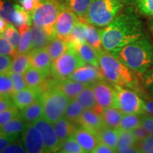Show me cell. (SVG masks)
Here are the masks:
<instances>
[{
	"label": "cell",
	"instance_id": "6da1fadb",
	"mask_svg": "<svg viewBox=\"0 0 153 153\" xmlns=\"http://www.w3.org/2000/svg\"><path fill=\"white\" fill-rule=\"evenodd\" d=\"M101 33L103 48L111 53L143 37L144 30L141 19L128 7L101 29Z\"/></svg>",
	"mask_w": 153,
	"mask_h": 153
},
{
	"label": "cell",
	"instance_id": "7a4b0ae2",
	"mask_svg": "<svg viewBox=\"0 0 153 153\" xmlns=\"http://www.w3.org/2000/svg\"><path fill=\"white\" fill-rule=\"evenodd\" d=\"M111 53L137 74H145L153 67V44L145 36Z\"/></svg>",
	"mask_w": 153,
	"mask_h": 153
},
{
	"label": "cell",
	"instance_id": "3957f363",
	"mask_svg": "<svg viewBox=\"0 0 153 153\" xmlns=\"http://www.w3.org/2000/svg\"><path fill=\"white\" fill-rule=\"evenodd\" d=\"M99 68L104 79L114 85L129 88L139 91L140 87L136 76L132 70L120 62L109 51L104 48L97 50Z\"/></svg>",
	"mask_w": 153,
	"mask_h": 153
},
{
	"label": "cell",
	"instance_id": "277c9868",
	"mask_svg": "<svg viewBox=\"0 0 153 153\" xmlns=\"http://www.w3.org/2000/svg\"><path fill=\"white\" fill-rule=\"evenodd\" d=\"M126 0H94L85 19V23L96 27H106L120 14Z\"/></svg>",
	"mask_w": 153,
	"mask_h": 153
},
{
	"label": "cell",
	"instance_id": "5b68a950",
	"mask_svg": "<svg viewBox=\"0 0 153 153\" xmlns=\"http://www.w3.org/2000/svg\"><path fill=\"white\" fill-rule=\"evenodd\" d=\"M40 99L43 105V118L53 124L64 117L70 101L65 95L53 88L42 91Z\"/></svg>",
	"mask_w": 153,
	"mask_h": 153
},
{
	"label": "cell",
	"instance_id": "8992f818",
	"mask_svg": "<svg viewBox=\"0 0 153 153\" xmlns=\"http://www.w3.org/2000/svg\"><path fill=\"white\" fill-rule=\"evenodd\" d=\"M62 7V3L54 0H43L30 13L32 25L43 28L53 38L55 25Z\"/></svg>",
	"mask_w": 153,
	"mask_h": 153
},
{
	"label": "cell",
	"instance_id": "52a82bcc",
	"mask_svg": "<svg viewBox=\"0 0 153 153\" xmlns=\"http://www.w3.org/2000/svg\"><path fill=\"white\" fill-rule=\"evenodd\" d=\"M85 65L75 48L69 44L66 52L53 62L51 74L54 79H68L78 68Z\"/></svg>",
	"mask_w": 153,
	"mask_h": 153
},
{
	"label": "cell",
	"instance_id": "ba28073f",
	"mask_svg": "<svg viewBox=\"0 0 153 153\" xmlns=\"http://www.w3.org/2000/svg\"><path fill=\"white\" fill-rule=\"evenodd\" d=\"M115 96L112 107L118 108L123 114L143 115L145 114L144 110L145 101L139 95L129 88L114 85Z\"/></svg>",
	"mask_w": 153,
	"mask_h": 153
},
{
	"label": "cell",
	"instance_id": "9c48e42d",
	"mask_svg": "<svg viewBox=\"0 0 153 153\" xmlns=\"http://www.w3.org/2000/svg\"><path fill=\"white\" fill-rule=\"evenodd\" d=\"M79 19L67 6L62 4V9L55 25V35L60 39L68 42L72 29Z\"/></svg>",
	"mask_w": 153,
	"mask_h": 153
},
{
	"label": "cell",
	"instance_id": "30bf717a",
	"mask_svg": "<svg viewBox=\"0 0 153 153\" xmlns=\"http://www.w3.org/2000/svg\"><path fill=\"white\" fill-rule=\"evenodd\" d=\"M22 142L27 153H48L41 131L33 123H28L22 134Z\"/></svg>",
	"mask_w": 153,
	"mask_h": 153
},
{
	"label": "cell",
	"instance_id": "8fae6325",
	"mask_svg": "<svg viewBox=\"0 0 153 153\" xmlns=\"http://www.w3.org/2000/svg\"><path fill=\"white\" fill-rule=\"evenodd\" d=\"M33 124L41 131L48 152L56 153L62 149V143L57 136L53 123L41 118Z\"/></svg>",
	"mask_w": 153,
	"mask_h": 153
},
{
	"label": "cell",
	"instance_id": "7c38bea8",
	"mask_svg": "<svg viewBox=\"0 0 153 153\" xmlns=\"http://www.w3.org/2000/svg\"><path fill=\"white\" fill-rule=\"evenodd\" d=\"M28 55L30 65L42 72L45 77L51 74L53 60L46 47L31 50Z\"/></svg>",
	"mask_w": 153,
	"mask_h": 153
},
{
	"label": "cell",
	"instance_id": "4fadbf2b",
	"mask_svg": "<svg viewBox=\"0 0 153 153\" xmlns=\"http://www.w3.org/2000/svg\"><path fill=\"white\" fill-rule=\"evenodd\" d=\"M68 79L91 86L97 82L104 79L100 68L87 65L78 68Z\"/></svg>",
	"mask_w": 153,
	"mask_h": 153
},
{
	"label": "cell",
	"instance_id": "5bb4252c",
	"mask_svg": "<svg viewBox=\"0 0 153 153\" xmlns=\"http://www.w3.org/2000/svg\"><path fill=\"white\" fill-rule=\"evenodd\" d=\"M94 91L97 104L102 107H112L114 101L115 91L114 86L104 80H99L91 85Z\"/></svg>",
	"mask_w": 153,
	"mask_h": 153
},
{
	"label": "cell",
	"instance_id": "9a60e30c",
	"mask_svg": "<svg viewBox=\"0 0 153 153\" xmlns=\"http://www.w3.org/2000/svg\"><path fill=\"white\" fill-rule=\"evenodd\" d=\"M54 81V80H53ZM88 85L80 82H75L70 79H55L54 82H51L50 87L48 88H53L60 91L63 94L65 95L70 101L75 99L78 95L85 89Z\"/></svg>",
	"mask_w": 153,
	"mask_h": 153
},
{
	"label": "cell",
	"instance_id": "2e32d148",
	"mask_svg": "<svg viewBox=\"0 0 153 153\" xmlns=\"http://www.w3.org/2000/svg\"><path fill=\"white\" fill-rule=\"evenodd\" d=\"M78 124L96 135L105 127L101 115L92 109L84 110Z\"/></svg>",
	"mask_w": 153,
	"mask_h": 153
},
{
	"label": "cell",
	"instance_id": "e0dca14e",
	"mask_svg": "<svg viewBox=\"0 0 153 153\" xmlns=\"http://www.w3.org/2000/svg\"><path fill=\"white\" fill-rule=\"evenodd\" d=\"M42 91L41 89L26 87L19 92L14 94L11 99L14 106L22 111L39 99Z\"/></svg>",
	"mask_w": 153,
	"mask_h": 153
},
{
	"label": "cell",
	"instance_id": "ac0fdd59",
	"mask_svg": "<svg viewBox=\"0 0 153 153\" xmlns=\"http://www.w3.org/2000/svg\"><path fill=\"white\" fill-rule=\"evenodd\" d=\"M72 137L88 153L92 152L94 149L99 143L97 135L82 127L76 128L72 135Z\"/></svg>",
	"mask_w": 153,
	"mask_h": 153
},
{
	"label": "cell",
	"instance_id": "d6986e66",
	"mask_svg": "<svg viewBox=\"0 0 153 153\" xmlns=\"http://www.w3.org/2000/svg\"><path fill=\"white\" fill-rule=\"evenodd\" d=\"M94 1V0H60L61 3L67 6L76 15L80 22L84 23H85L88 11Z\"/></svg>",
	"mask_w": 153,
	"mask_h": 153
},
{
	"label": "cell",
	"instance_id": "ffe728a7",
	"mask_svg": "<svg viewBox=\"0 0 153 153\" xmlns=\"http://www.w3.org/2000/svg\"><path fill=\"white\" fill-rule=\"evenodd\" d=\"M123 113L114 107L104 108L101 112V116L105 127L111 128H118Z\"/></svg>",
	"mask_w": 153,
	"mask_h": 153
},
{
	"label": "cell",
	"instance_id": "44dd1931",
	"mask_svg": "<svg viewBox=\"0 0 153 153\" xmlns=\"http://www.w3.org/2000/svg\"><path fill=\"white\" fill-rule=\"evenodd\" d=\"M28 124V123L25 121L20 114L14 119L9 121L8 123L1 126L0 127V130H1V133L18 137L20 134L24 133Z\"/></svg>",
	"mask_w": 153,
	"mask_h": 153
},
{
	"label": "cell",
	"instance_id": "7402d4cb",
	"mask_svg": "<svg viewBox=\"0 0 153 153\" xmlns=\"http://www.w3.org/2000/svg\"><path fill=\"white\" fill-rule=\"evenodd\" d=\"M31 32L32 48L33 49L45 48L48 45L51 40L54 38L43 28L33 24L31 26Z\"/></svg>",
	"mask_w": 153,
	"mask_h": 153
},
{
	"label": "cell",
	"instance_id": "603a6c76",
	"mask_svg": "<svg viewBox=\"0 0 153 153\" xmlns=\"http://www.w3.org/2000/svg\"><path fill=\"white\" fill-rule=\"evenodd\" d=\"M20 114L28 123H33L36 120L43 118V110L41 99H38L30 106L22 110Z\"/></svg>",
	"mask_w": 153,
	"mask_h": 153
},
{
	"label": "cell",
	"instance_id": "cb8c5ba5",
	"mask_svg": "<svg viewBox=\"0 0 153 153\" xmlns=\"http://www.w3.org/2000/svg\"><path fill=\"white\" fill-rule=\"evenodd\" d=\"M74 47L75 48L76 51L79 53V55L86 63L99 68V62L98 57H97V50L94 48L87 42L76 45Z\"/></svg>",
	"mask_w": 153,
	"mask_h": 153
},
{
	"label": "cell",
	"instance_id": "d4e9b609",
	"mask_svg": "<svg viewBox=\"0 0 153 153\" xmlns=\"http://www.w3.org/2000/svg\"><path fill=\"white\" fill-rule=\"evenodd\" d=\"M27 87L32 89H41L43 91V84L45 77L39 70L30 65L24 74Z\"/></svg>",
	"mask_w": 153,
	"mask_h": 153
},
{
	"label": "cell",
	"instance_id": "484cf974",
	"mask_svg": "<svg viewBox=\"0 0 153 153\" xmlns=\"http://www.w3.org/2000/svg\"><path fill=\"white\" fill-rule=\"evenodd\" d=\"M55 130L61 143L65 141L69 137L72 136L76 128L75 124L72 123L65 117L61 118L56 123L53 124Z\"/></svg>",
	"mask_w": 153,
	"mask_h": 153
},
{
	"label": "cell",
	"instance_id": "4316f807",
	"mask_svg": "<svg viewBox=\"0 0 153 153\" xmlns=\"http://www.w3.org/2000/svg\"><path fill=\"white\" fill-rule=\"evenodd\" d=\"M99 142L117 150L118 144V133L117 128L104 127L97 134Z\"/></svg>",
	"mask_w": 153,
	"mask_h": 153
},
{
	"label": "cell",
	"instance_id": "83f0119b",
	"mask_svg": "<svg viewBox=\"0 0 153 153\" xmlns=\"http://www.w3.org/2000/svg\"><path fill=\"white\" fill-rule=\"evenodd\" d=\"M21 33L20 42L17 53L28 54L32 49V32L31 26L25 25L19 29Z\"/></svg>",
	"mask_w": 153,
	"mask_h": 153
},
{
	"label": "cell",
	"instance_id": "f1b7e54d",
	"mask_svg": "<svg viewBox=\"0 0 153 153\" xmlns=\"http://www.w3.org/2000/svg\"><path fill=\"white\" fill-rule=\"evenodd\" d=\"M84 30L87 43L96 50L101 48L102 45L101 29H98L93 25L84 23Z\"/></svg>",
	"mask_w": 153,
	"mask_h": 153
},
{
	"label": "cell",
	"instance_id": "f546056e",
	"mask_svg": "<svg viewBox=\"0 0 153 153\" xmlns=\"http://www.w3.org/2000/svg\"><path fill=\"white\" fill-rule=\"evenodd\" d=\"M68 48L69 43L68 42L63 41L57 37L53 38L46 46L48 51L52 58L53 62L62 56L66 52Z\"/></svg>",
	"mask_w": 153,
	"mask_h": 153
},
{
	"label": "cell",
	"instance_id": "4dcf8cb0",
	"mask_svg": "<svg viewBox=\"0 0 153 153\" xmlns=\"http://www.w3.org/2000/svg\"><path fill=\"white\" fill-rule=\"evenodd\" d=\"M82 105L85 109H94L97 105L94 91L91 86H87L75 99Z\"/></svg>",
	"mask_w": 153,
	"mask_h": 153
},
{
	"label": "cell",
	"instance_id": "1f68e13d",
	"mask_svg": "<svg viewBox=\"0 0 153 153\" xmlns=\"http://www.w3.org/2000/svg\"><path fill=\"white\" fill-rule=\"evenodd\" d=\"M126 4L140 14L153 17V0H126Z\"/></svg>",
	"mask_w": 153,
	"mask_h": 153
},
{
	"label": "cell",
	"instance_id": "d6a6232c",
	"mask_svg": "<svg viewBox=\"0 0 153 153\" xmlns=\"http://www.w3.org/2000/svg\"><path fill=\"white\" fill-rule=\"evenodd\" d=\"M84 107L76 99L71 100L69 103L64 117L74 124H78L81 115L83 113Z\"/></svg>",
	"mask_w": 153,
	"mask_h": 153
},
{
	"label": "cell",
	"instance_id": "836d02e7",
	"mask_svg": "<svg viewBox=\"0 0 153 153\" xmlns=\"http://www.w3.org/2000/svg\"><path fill=\"white\" fill-rule=\"evenodd\" d=\"M30 66L28 54L17 53L13 59L11 71L24 74Z\"/></svg>",
	"mask_w": 153,
	"mask_h": 153
},
{
	"label": "cell",
	"instance_id": "e575fe53",
	"mask_svg": "<svg viewBox=\"0 0 153 153\" xmlns=\"http://www.w3.org/2000/svg\"><path fill=\"white\" fill-rule=\"evenodd\" d=\"M142 125L141 115L124 114L118 128L133 131Z\"/></svg>",
	"mask_w": 153,
	"mask_h": 153
},
{
	"label": "cell",
	"instance_id": "d590c367",
	"mask_svg": "<svg viewBox=\"0 0 153 153\" xmlns=\"http://www.w3.org/2000/svg\"><path fill=\"white\" fill-rule=\"evenodd\" d=\"M85 42L87 41H86L85 30H84V22L79 21L74 26L69 36L68 43L70 45L75 46L76 45L85 43Z\"/></svg>",
	"mask_w": 153,
	"mask_h": 153
},
{
	"label": "cell",
	"instance_id": "8d00e7d4",
	"mask_svg": "<svg viewBox=\"0 0 153 153\" xmlns=\"http://www.w3.org/2000/svg\"><path fill=\"white\" fill-rule=\"evenodd\" d=\"M10 72L1 74L0 75V94L1 97L11 99L14 94V91Z\"/></svg>",
	"mask_w": 153,
	"mask_h": 153
},
{
	"label": "cell",
	"instance_id": "74e56055",
	"mask_svg": "<svg viewBox=\"0 0 153 153\" xmlns=\"http://www.w3.org/2000/svg\"><path fill=\"white\" fill-rule=\"evenodd\" d=\"M117 130L118 133V148L135 146L137 145V141L133 131L120 128H117Z\"/></svg>",
	"mask_w": 153,
	"mask_h": 153
},
{
	"label": "cell",
	"instance_id": "f35d334b",
	"mask_svg": "<svg viewBox=\"0 0 153 153\" xmlns=\"http://www.w3.org/2000/svg\"><path fill=\"white\" fill-rule=\"evenodd\" d=\"M1 35H2L5 38H7L12 44L13 46L14 47V48L16 51L18 50L19 42H20L21 33L19 30L16 29L14 25L8 23L7 28H6L2 33H1Z\"/></svg>",
	"mask_w": 153,
	"mask_h": 153
},
{
	"label": "cell",
	"instance_id": "ab89813d",
	"mask_svg": "<svg viewBox=\"0 0 153 153\" xmlns=\"http://www.w3.org/2000/svg\"><path fill=\"white\" fill-rule=\"evenodd\" d=\"M62 150L68 153H88L72 136L62 143Z\"/></svg>",
	"mask_w": 153,
	"mask_h": 153
},
{
	"label": "cell",
	"instance_id": "60d3db41",
	"mask_svg": "<svg viewBox=\"0 0 153 153\" xmlns=\"http://www.w3.org/2000/svg\"><path fill=\"white\" fill-rule=\"evenodd\" d=\"M0 53L1 55H9L14 58L17 54V51L13 45L2 35L0 36Z\"/></svg>",
	"mask_w": 153,
	"mask_h": 153
},
{
	"label": "cell",
	"instance_id": "b9f144b4",
	"mask_svg": "<svg viewBox=\"0 0 153 153\" xmlns=\"http://www.w3.org/2000/svg\"><path fill=\"white\" fill-rule=\"evenodd\" d=\"M11 79H12L13 85H14V94L19 92L23 89L27 87L26 81H25L24 74L16 72H10Z\"/></svg>",
	"mask_w": 153,
	"mask_h": 153
},
{
	"label": "cell",
	"instance_id": "7bdbcfd3",
	"mask_svg": "<svg viewBox=\"0 0 153 153\" xmlns=\"http://www.w3.org/2000/svg\"><path fill=\"white\" fill-rule=\"evenodd\" d=\"M19 115H20L19 109L15 106L4 111L2 112H0V126L8 123L9 121L14 119Z\"/></svg>",
	"mask_w": 153,
	"mask_h": 153
},
{
	"label": "cell",
	"instance_id": "ee69618b",
	"mask_svg": "<svg viewBox=\"0 0 153 153\" xmlns=\"http://www.w3.org/2000/svg\"><path fill=\"white\" fill-rule=\"evenodd\" d=\"M12 62V57L4 55H0V73L4 74L10 72Z\"/></svg>",
	"mask_w": 153,
	"mask_h": 153
},
{
	"label": "cell",
	"instance_id": "f6af8a7d",
	"mask_svg": "<svg viewBox=\"0 0 153 153\" xmlns=\"http://www.w3.org/2000/svg\"><path fill=\"white\" fill-rule=\"evenodd\" d=\"M1 153H27L22 142L14 140Z\"/></svg>",
	"mask_w": 153,
	"mask_h": 153
},
{
	"label": "cell",
	"instance_id": "bcb514c9",
	"mask_svg": "<svg viewBox=\"0 0 153 153\" xmlns=\"http://www.w3.org/2000/svg\"><path fill=\"white\" fill-rule=\"evenodd\" d=\"M136 146L141 153H145L153 148V135H149L144 140L137 142Z\"/></svg>",
	"mask_w": 153,
	"mask_h": 153
},
{
	"label": "cell",
	"instance_id": "7dc6e473",
	"mask_svg": "<svg viewBox=\"0 0 153 153\" xmlns=\"http://www.w3.org/2000/svg\"><path fill=\"white\" fill-rule=\"evenodd\" d=\"M17 139V137L11 136L7 134L0 133V152L4 150L11 143Z\"/></svg>",
	"mask_w": 153,
	"mask_h": 153
},
{
	"label": "cell",
	"instance_id": "c3c4849f",
	"mask_svg": "<svg viewBox=\"0 0 153 153\" xmlns=\"http://www.w3.org/2000/svg\"><path fill=\"white\" fill-rule=\"evenodd\" d=\"M142 126L148 130L150 135H153V116L147 114L141 115Z\"/></svg>",
	"mask_w": 153,
	"mask_h": 153
},
{
	"label": "cell",
	"instance_id": "681fc988",
	"mask_svg": "<svg viewBox=\"0 0 153 153\" xmlns=\"http://www.w3.org/2000/svg\"><path fill=\"white\" fill-rule=\"evenodd\" d=\"M132 131H133V133L134 134V135H135L137 142L143 140H144L145 137H147L149 135H150V133L148 131V130L145 128L144 126L142 125L139 126V127L136 128L135 129L133 130Z\"/></svg>",
	"mask_w": 153,
	"mask_h": 153
},
{
	"label": "cell",
	"instance_id": "f907efd6",
	"mask_svg": "<svg viewBox=\"0 0 153 153\" xmlns=\"http://www.w3.org/2000/svg\"><path fill=\"white\" fill-rule=\"evenodd\" d=\"M142 80L143 85L148 88L153 85V67H152L148 71L143 74Z\"/></svg>",
	"mask_w": 153,
	"mask_h": 153
},
{
	"label": "cell",
	"instance_id": "816d5d0a",
	"mask_svg": "<svg viewBox=\"0 0 153 153\" xmlns=\"http://www.w3.org/2000/svg\"><path fill=\"white\" fill-rule=\"evenodd\" d=\"M91 153H117V151L108 145L99 143Z\"/></svg>",
	"mask_w": 153,
	"mask_h": 153
},
{
	"label": "cell",
	"instance_id": "f5cc1de1",
	"mask_svg": "<svg viewBox=\"0 0 153 153\" xmlns=\"http://www.w3.org/2000/svg\"><path fill=\"white\" fill-rule=\"evenodd\" d=\"M13 106H14V104L13 102L12 99L1 97L0 98V112H2Z\"/></svg>",
	"mask_w": 153,
	"mask_h": 153
},
{
	"label": "cell",
	"instance_id": "db71d44e",
	"mask_svg": "<svg viewBox=\"0 0 153 153\" xmlns=\"http://www.w3.org/2000/svg\"><path fill=\"white\" fill-rule=\"evenodd\" d=\"M116 151H117V153H141L136 145L118 148Z\"/></svg>",
	"mask_w": 153,
	"mask_h": 153
},
{
	"label": "cell",
	"instance_id": "11a10c76",
	"mask_svg": "<svg viewBox=\"0 0 153 153\" xmlns=\"http://www.w3.org/2000/svg\"><path fill=\"white\" fill-rule=\"evenodd\" d=\"M144 110L147 114L153 116V99L145 101Z\"/></svg>",
	"mask_w": 153,
	"mask_h": 153
},
{
	"label": "cell",
	"instance_id": "9f6ffc18",
	"mask_svg": "<svg viewBox=\"0 0 153 153\" xmlns=\"http://www.w3.org/2000/svg\"><path fill=\"white\" fill-rule=\"evenodd\" d=\"M7 25H8V22L1 17V19H0V32H1V33H2L7 28Z\"/></svg>",
	"mask_w": 153,
	"mask_h": 153
},
{
	"label": "cell",
	"instance_id": "6f0895ef",
	"mask_svg": "<svg viewBox=\"0 0 153 153\" xmlns=\"http://www.w3.org/2000/svg\"><path fill=\"white\" fill-rule=\"evenodd\" d=\"M148 25L149 28H150V31L152 32V33L153 34V17H151V18L149 19Z\"/></svg>",
	"mask_w": 153,
	"mask_h": 153
},
{
	"label": "cell",
	"instance_id": "680465c9",
	"mask_svg": "<svg viewBox=\"0 0 153 153\" xmlns=\"http://www.w3.org/2000/svg\"><path fill=\"white\" fill-rule=\"evenodd\" d=\"M18 1L21 5L22 3H24V1H35L36 3H41L42 1H43V0H18Z\"/></svg>",
	"mask_w": 153,
	"mask_h": 153
},
{
	"label": "cell",
	"instance_id": "91938a15",
	"mask_svg": "<svg viewBox=\"0 0 153 153\" xmlns=\"http://www.w3.org/2000/svg\"><path fill=\"white\" fill-rule=\"evenodd\" d=\"M148 89H149V91H150V93L151 96H152V97H153V85L150 86V87H148Z\"/></svg>",
	"mask_w": 153,
	"mask_h": 153
},
{
	"label": "cell",
	"instance_id": "94428289",
	"mask_svg": "<svg viewBox=\"0 0 153 153\" xmlns=\"http://www.w3.org/2000/svg\"><path fill=\"white\" fill-rule=\"evenodd\" d=\"M56 153H68V152H65V151L63 150H60L58 151V152H57Z\"/></svg>",
	"mask_w": 153,
	"mask_h": 153
},
{
	"label": "cell",
	"instance_id": "6125c7cd",
	"mask_svg": "<svg viewBox=\"0 0 153 153\" xmlns=\"http://www.w3.org/2000/svg\"><path fill=\"white\" fill-rule=\"evenodd\" d=\"M145 153H153V148L152 149V150H149V151H148V152H146Z\"/></svg>",
	"mask_w": 153,
	"mask_h": 153
},
{
	"label": "cell",
	"instance_id": "be15d7a7",
	"mask_svg": "<svg viewBox=\"0 0 153 153\" xmlns=\"http://www.w3.org/2000/svg\"><path fill=\"white\" fill-rule=\"evenodd\" d=\"M54 1H60V0H54Z\"/></svg>",
	"mask_w": 153,
	"mask_h": 153
}]
</instances>
